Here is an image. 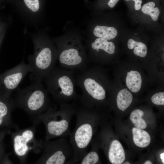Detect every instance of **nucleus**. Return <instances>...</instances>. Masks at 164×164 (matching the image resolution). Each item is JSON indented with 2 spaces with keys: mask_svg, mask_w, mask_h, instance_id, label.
I'll return each mask as SVG.
<instances>
[{
  "mask_svg": "<svg viewBox=\"0 0 164 164\" xmlns=\"http://www.w3.org/2000/svg\"><path fill=\"white\" fill-rule=\"evenodd\" d=\"M75 127L70 136L69 142L73 155L70 164L78 163L88 151L97 124V114L94 108L80 104L75 107Z\"/></svg>",
  "mask_w": 164,
  "mask_h": 164,
  "instance_id": "f257e3e1",
  "label": "nucleus"
},
{
  "mask_svg": "<svg viewBox=\"0 0 164 164\" xmlns=\"http://www.w3.org/2000/svg\"><path fill=\"white\" fill-rule=\"evenodd\" d=\"M31 78L32 83L23 88H18L12 98L15 108L23 110L33 123L38 125L39 116L52 106L49 93L43 84V79Z\"/></svg>",
  "mask_w": 164,
  "mask_h": 164,
  "instance_id": "f03ea898",
  "label": "nucleus"
},
{
  "mask_svg": "<svg viewBox=\"0 0 164 164\" xmlns=\"http://www.w3.org/2000/svg\"><path fill=\"white\" fill-rule=\"evenodd\" d=\"M75 77L76 84L81 89L80 104L94 108L105 100L108 82L104 73L97 67H89Z\"/></svg>",
  "mask_w": 164,
  "mask_h": 164,
  "instance_id": "7ed1b4c3",
  "label": "nucleus"
},
{
  "mask_svg": "<svg viewBox=\"0 0 164 164\" xmlns=\"http://www.w3.org/2000/svg\"><path fill=\"white\" fill-rule=\"evenodd\" d=\"M74 71L55 66L43 80L46 89L59 104L69 103L79 98L75 89Z\"/></svg>",
  "mask_w": 164,
  "mask_h": 164,
  "instance_id": "20e7f679",
  "label": "nucleus"
},
{
  "mask_svg": "<svg viewBox=\"0 0 164 164\" xmlns=\"http://www.w3.org/2000/svg\"><path fill=\"white\" fill-rule=\"evenodd\" d=\"M75 113V106L69 103H63L59 104V108L52 106L39 115L38 122L42 123L45 129V139L70 136V124Z\"/></svg>",
  "mask_w": 164,
  "mask_h": 164,
  "instance_id": "39448f33",
  "label": "nucleus"
},
{
  "mask_svg": "<svg viewBox=\"0 0 164 164\" xmlns=\"http://www.w3.org/2000/svg\"><path fill=\"white\" fill-rule=\"evenodd\" d=\"M57 60L59 66L73 71L80 72L89 67V62L80 42L69 40L58 44Z\"/></svg>",
  "mask_w": 164,
  "mask_h": 164,
  "instance_id": "423d86ee",
  "label": "nucleus"
},
{
  "mask_svg": "<svg viewBox=\"0 0 164 164\" xmlns=\"http://www.w3.org/2000/svg\"><path fill=\"white\" fill-rule=\"evenodd\" d=\"M42 154L34 164H70L73 155L72 147L66 138L54 140H42Z\"/></svg>",
  "mask_w": 164,
  "mask_h": 164,
  "instance_id": "0eeeda50",
  "label": "nucleus"
},
{
  "mask_svg": "<svg viewBox=\"0 0 164 164\" xmlns=\"http://www.w3.org/2000/svg\"><path fill=\"white\" fill-rule=\"evenodd\" d=\"M57 57V50L52 44H36L34 54L29 59V63L32 69L31 78L39 77L43 80L55 66Z\"/></svg>",
  "mask_w": 164,
  "mask_h": 164,
  "instance_id": "6e6552de",
  "label": "nucleus"
},
{
  "mask_svg": "<svg viewBox=\"0 0 164 164\" xmlns=\"http://www.w3.org/2000/svg\"><path fill=\"white\" fill-rule=\"evenodd\" d=\"M33 123L30 127L22 129L18 128L11 133L13 151L20 163L26 162L30 151L35 152L42 151V140H38L35 138L36 126L38 125Z\"/></svg>",
  "mask_w": 164,
  "mask_h": 164,
  "instance_id": "1a4fd4ad",
  "label": "nucleus"
},
{
  "mask_svg": "<svg viewBox=\"0 0 164 164\" xmlns=\"http://www.w3.org/2000/svg\"><path fill=\"white\" fill-rule=\"evenodd\" d=\"M32 71L30 65L22 60L17 66L0 74L2 83L1 91L11 96L12 91L17 88L26 75Z\"/></svg>",
  "mask_w": 164,
  "mask_h": 164,
  "instance_id": "9d476101",
  "label": "nucleus"
},
{
  "mask_svg": "<svg viewBox=\"0 0 164 164\" xmlns=\"http://www.w3.org/2000/svg\"><path fill=\"white\" fill-rule=\"evenodd\" d=\"M15 108L12 97L0 92V129L18 128L13 121L12 114Z\"/></svg>",
  "mask_w": 164,
  "mask_h": 164,
  "instance_id": "9b49d317",
  "label": "nucleus"
},
{
  "mask_svg": "<svg viewBox=\"0 0 164 164\" xmlns=\"http://www.w3.org/2000/svg\"><path fill=\"white\" fill-rule=\"evenodd\" d=\"M88 49L89 53V60L100 51H103L109 54H113L115 52V46L112 42L98 38L94 41L88 44Z\"/></svg>",
  "mask_w": 164,
  "mask_h": 164,
  "instance_id": "f8f14e48",
  "label": "nucleus"
},
{
  "mask_svg": "<svg viewBox=\"0 0 164 164\" xmlns=\"http://www.w3.org/2000/svg\"><path fill=\"white\" fill-rule=\"evenodd\" d=\"M109 161L113 164H122L125 161V156L123 148L118 140H113L110 143L108 151Z\"/></svg>",
  "mask_w": 164,
  "mask_h": 164,
  "instance_id": "ddd939ff",
  "label": "nucleus"
},
{
  "mask_svg": "<svg viewBox=\"0 0 164 164\" xmlns=\"http://www.w3.org/2000/svg\"><path fill=\"white\" fill-rule=\"evenodd\" d=\"M125 83L127 88L131 91L138 92L140 90L142 84L140 74L136 70H131L128 72L125 78Z\"/></svg>",
  "mask_w": 164,
  "mask_h": 164,
  "instance_id": "4468645a",
  "label": "nucleus"
},
{
  "mask_svg": "<svg viewBox=\"0 0 164 164\" xmlns=\"http://www.w3.org/2000/svg\"><path fill=\"white\" fill-rule=\"evenodd\" d=\"M133 140L137 146L144 148L147 146L150 143L151 137L146 131L136 127L132 129Z\"/></svg>",
  "mask_w": 164,
  "mask_h": 164,
  "instance_id": "2eb2a0df",
  "label": "nucleus"
},
{
  "mask_svg": "<svg viewBox=\"0 0 164 164\" xmlns=\"http://www.w3.org/2000/svg\"><path fill=\"white\" fill-rule=\"evenodd\" d=\"M93 33L97 37L109 40L114 38L118 32L114 27L97 25L94 29Z\"/></svg>",
  "mask_w": 164,
  "mask_h": 164,
  "instance_id": "dca6fc26",
  "label": "nucleus"
},
{
  "mask_svg": "<svg viewBox=\"0 0 164 164\" xmlns=\"http://www.w3.org/2000/svg\"><path fill=\"white\" fill-rule=\"evenodd\" d=\"M133 100L131 93L126 88L121 90L117 96V104L118 108L124 111L131 104Z\"/></svg>",
  "mask_w": 164,
  "mask_h": 164,
  "instance_id": "f3484780",
  "label": "nucleus"
},
{
  "mask_svg": "<svg viewBox=\"0 0 164 164\" xmlns=\"http://www.w3.org/2000/svg\"><path fill=\"white\" fill-rule=\"evenodd\" d=\"M10 129L5 128L0 129V164H12L9 158V154L5 152L4 139L9 133Z\"/></svg>",
  "mask_w": 164,
  "mask_h": 164,
  "instance_id": "a211bd4d",
  "label": "nucleus"
},
{
  "mask_svg": "<svg viewBox=\"0 0 164 164\" xmlns=\"http://www.w3.org/2000/svg\"><path fill=\"white\" fill-rule=\"evenodd\" d=\"M127 46L130 49H134L133 53L136 56L141 57H144L147 55V46L142 42H137L130 39L128 40Z\"/></svg>",
  "mask_w": 164,
  "mask_h": 164,
  "instance_id": "6ab92c4d",
  "label": "nucleus"
},
{
  "mask_svg": "<svg viewBox=\"0 0 164 164\" xmlns=\"http://www.w3.org/2000/svg\"><path fill=\"white\" fill-rule=\"evenodd\" d=\"M143 112L141 110L137 109L133 111L130 115V119L136 128L144 129L147 127L145 121L142 118Z\"/></svg>",
  "mask_w": 164,
  "mask_h": 164,
  "instance_id": "aec40b11",
  "label": "nucleus"
},
{
  "mask_svg": "<svg viewBox=\"0 0 164 164\" xmlns=\"http://www.w3.org/2000/svg\"><path fill=\"white\" fill-rule=\"evenodd\" d=\"M99 159L98 154L95 150L94 145H93L91 150L87 152L78 163L95 164L98 162Z\"/></svg>",
  "mask_w": 164,
  "mask_h": 164,
  "instance_id": "412c9836",
  "label": "nucleus"
},
{
  "mask_svg": "<svg viewBox=\"0 0 164 164\" xmlns=\"http://www.w3.org/2000/svg\"><path fill=\"white\" fill-rule=\"evenodd\" d=\"M155 6L154 2H149L143 5L142 10L144 13L149 15L153 20L156 21L158 19L160 11L158 7L154 8Z\"/></svg>",
  "mask_w": 164,
  "mask_h": 164,
  "instance_id": "4be33fe9",
  "label": "nucleus"
},
{
  "mask_svg": "<svg viewBox=\"0 0 164 164\" xmlns=\"http://www.w3.org/2000/svg\"><path fill=\"white\" fill-rule=\"evenodd\" d=\"M151 101L154 104L157 105L164 104V92H159L152 95Z\"/></svg>",
  "mask_w": 164,
  "mask_h": 164,
  "instance_id": "5701e85b",
  "label": "nucleus"
},
{
  "mask_svg": "<svg viewBox=\"0 0 164 164\" xmlns=\"http://www.w3.org/2000/svg\"><path fill=\"white\" fill-rule=\"evenodd\" d=\"M27 7L32 11L36 12L38 11L39 8V0H24Z\"/></svg>",
  "mask_w": 164,
  "mask_h": 164,
  "instance_id": "b1692460",
  "label": "nucleus"
},
{
  "mask_svg": "<svg viewBox=\"0 0 164 164\" xmlns=\"http://www.w3.org/2000/svg\"><path fill=\"white\" fill-rule=\"evenodd\" d=\"M126 1L132 0L135 2V9L136 10H139L141 8L142 0H125Z\"/></svg>",
  "mask_w": 164,
  "mask_h": 164,
  "instance_id": "393cba45",
  "label": "nucleus"
},
{
  "mask_svg": "<svg viewBox=\"0 0 164 164\" xmlns=\"http://www.w3.org/2000/svg\"><path fill=\"white\" fill-rule=\"evenodd\" d=\"M119 0H109L108 5L110 8H113Z\"/></svg>",
  "mask_w": 164,
  "mask_h": 164,
  "instance_id": "a878e982",
  "label": "nucleus"
},
{
  "mask_svg": "<svg viewBox=\"0 0 164 164\" xmlns=\"http://www.w3.org/2000/svg\"><path fill=\"white\" fill-rule=\"evenodd\" d=\"M160 158L162 159V162L163 163H164V153H161L160 154Z\"/></svg>",
  "mask_w": 164,
  "mask_h": 164,
  "instance_id": "bb28decb",
  "label": "nucleus"
},
{
  "mask_svg": "<svg viewBox=\"0 0 164 164\" xmlns=\"http://www.w3.org/2000/svg\"><path fill=\"white\" fill-rule=\"evenodd\" d=\"M152 163L149 160H148L145 162L144 164H152Z\"/></svg>",
  "mask_w": 164,
  "mask_h": 164,
  "instance_id": "cd10ccee",
  "label": "nucleus"
},
{
  "mask_svg": "<svg viewBox=\"0 0 164 164\" xmlns=\"http://www.w3.org/2000/svg\"><path fill=\"white\" fill-rule=\"evenodd\" d=\"M2 88V80L1 78V77L0 76V92L1 91Z\"/></svg>",
  "mask_w": 164,
  "mask_h": 164,
  "instance_id": "c85d7f7f",
  "label": "nucleus"
},
{
  "mask_svg": "<svg viewBox=\"0 0 164 164\" xmlns=\"http://www.w3.org/2000/svg\"><path fill=\"white\" fill-rule=\"evenodd\" d=\"M124 164H130V163H129V162H125Z\"/></svg>",
  "mask_w": 164,
  "mask_h": 164,
  "instance_id": "c756f323",
  "label": "nucleus"
}]
</instances>
